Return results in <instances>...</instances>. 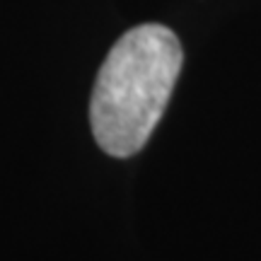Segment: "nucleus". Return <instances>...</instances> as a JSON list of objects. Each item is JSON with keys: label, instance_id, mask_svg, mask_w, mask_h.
Segmentation results:
<instances>
[{"label": "nucleus", "instance_id": "obj_1", "mask_svg": "<svg viewBox=\"0 0 261 261\" xmlns=\"http://www.w3.org/2000/svg\"><path fill=\"white\" fill-rule=\"evenodd\" d=\"M184 51L162 24H140L107 54L90 99L97 145L112 158H130L145 148L167 109L181 73Z\"/></svg>", "mask_w": 261, "mask_h": 261}]
</instances>
